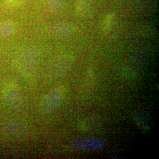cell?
I'll return each instance as SVG.
<instances>
[{
    "instance_id": "cell-1",
    "label": "cell",
    "mask_w": 159,
    "mask_h": 159,
    "mask_svg": "<svg viewBox=\"0 0 159 159\" xmlns=\"http://www.w3.org/2000/svg\"><path fill=\"white\" fill-rule=\"evenodd\" d=\"M64 96L63 89L57 88L48 93L40 103L41 112L44 114L50 113L61 102Z\"/></svg>"
},
{
    "instance_id": "cell-2",
    "label": "cell",
    "mask_w": 159,
    "mask_h": 159,
    "mask_svg": "<svg viewBox=\"0 0 159 159\" xmlns=\"http://www.w3.org/2000/svg\"><path fill=\"white\" fill-rule=\"evenodd\" d=\"M74 57L71 54H66L57 58L48 70V74L52 78H57L67 71L74 63Z\"/></svg>"
},
{
    "instance_id": "cell-3",
    "label": "cell",
    "mask_w": 159,
    "mask_h": 159,
    "mask_svg": "<svg viewBox=\"0 0 159 159\" xmlns=\"http://www.w3.org/2000/svg\"><path fill=\"white\" fill-rule=\"evenodd\" d=\"M104 142L102 140L95 137H81L74 140L71 147L81 151H94L103 148Z\"/></svg>"
},
{
    "instance_id": "cell-4",
    "label": "cell",
    "mask_w": 159,
    "mask_h": 159,
    "mask_svg": "<svg viewBox=\"0 0 159 159\" xmlns=\"http://www.w3.org/2000/svg\"><path fill=\"white\" fill-rule=\"evenodd\" d=\"M38 52L29 48L23 52L21 57V64L24 70L27 73H33L35 70L39 63Z\"/></svg>"
},
{
    "instance_id": "cell-5",
    "label": "cell",
    "mask_w": 159,
    "mask_h": 159,
    "mask_svg": "<svg viewBox=\"0 0 159 159\" xmlns=\"http://www.w3.org/2000/svg\"><path fill=\"white\" fill-rule=\"evenodd\" d=\"M2 130L6 134L9 136L20 137L25 134L27 127L21 121L17 120H10L4 124Z\"/></svg>"
},
{
    "instance_id": "cell-6",
    "label": "cell",
    "mask_w": 159,
    "mask_h": 159,
    "mask_svg": "<svg viewBox=\"0 0 159 159\" xmlns=\"http://www.w3.org/2000/svg\"><path fill=\"white\" fill-rule=\"evenodd\" d=\"M74 27L66 23H52L47 27L50 34L57 37H66L74 32Z\"/></svg>"
},
{
    "instance_id": "cell-7",
    "label": "cell",
    "mask_w": 159,
    "mask_h": 159,
    "mask_svg": "<svg viewBox=\"0 0 159 159\" xmlns=\"http://www.w3.org/2000/svg\"><path fill=\"white\" fill-rule=\"evenodd\" d=\"M5 100L11 108L17 109L23 104V98L19 91L14 88H9L5 92Z\"/></svg>"
},
{
    "instance_id": "cell-8",
    "label": "cell",
    "mask_w": 159,
    "mask_h": 159,
    "mask_svg": "<svg viewBox=\"0 0 159 159\" xmlns=\"http://www.w3.org/2000/svg\"><path fill=\"white\" fill-rule=\"evenodd\" d=\"M14 31V26L9 21L0 22V36L2 37H8L10 36Z\"/></svg>"
},
{
    "instance_id": "cell-9",
    "label": "cell",
    "mask_w": 159,
    "mask_h": 159,
    "mask_svg": "<svg viewBox=\"0 0 159 159\" xmlns=\"http://www.w3.org/2000/svg\"><path fill=\"white\" fill-rule=\"evenodd\" d=\"M92 0H78L76 5V12L78 15H84L89 10Z\"/></svg>"
},
{
    "instance_id": "cell-10",
    "label": "cell",
    "mask_w": 159,
    "mask_h": 159,
    "mask_svg": "<svg viewBox=\"0 0 159 159\" xmlns=\"http://www.w3.org/2000/svg\"><path fill=\"white\" fill-rule=\"evenodd\" d=\"M47 3L52 10L57 11L62 8L64 0H47Z\"/></svg>"
},
{
    "instance_id": "cell-11",
    "label": "cell",
    "mask_w": 159,
    "mask_h": 159,
    "mask_svg": "<svg viewBox=\"0 0 159 159\" xmlns=\"http://www.w3.org/2000/svg\"><path fill=\"white\" fill-rule=\"evenodd\" d=\"M137 1L139 8L143 10L147 9L153 2V0H137Z\"/></svg>"
}]
</instances>
